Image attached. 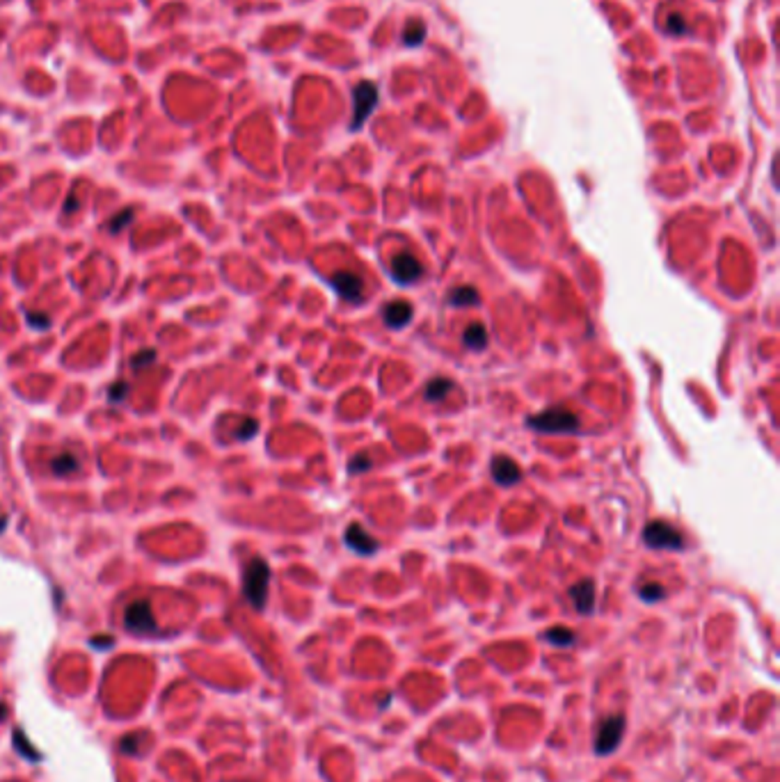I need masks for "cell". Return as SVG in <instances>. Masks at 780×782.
<instances>
[{"label": "cell", "mask_w": 780, "mask_h": 782, "mask_svg": "<svg viewBox=\"0 0 780 782\" xmlns=\"http://www.w3.org/2000/svg\"><path fill=\"white\" fill-rule=\"evenodd\" d=\"M268 584H270L268 563H265L263 558H252L243 572V593H245V600L250 602L254 609H263L265 597H268Z\"/></svg>", "instance_id": "obj_1"}, {"label": "cell", "mask_w": 780, "mask_h": 782, "mask_svg": "<svg viewBox=\"0 0 780 782\" xmlns=\"http://www.w3.org/2000/svg\"><path fill=\"white\" fill-rule=\"evenodd\" d=\"M527 423L538 432H547V435H570V432L579 430V417L572 414L565 408H549L545 412L536 414V417H529Z\"/></svg>", "instance_id": "obj_2"}, {"label": "cell", "mask_w": 780, "mask_h": 782, "mask_svg": "<svg viewBox=\"0 0 780 782\" xmlns=\"http://www.w3.org/2000/svg\"><path fill=\"white\" fill-rule=\"evenodd\" d=\"M622 734H625V716L613 714V716H607V719H602L598 725L595 741H593L595 752H598V755H611V752L620 746Z\"/></svg>", "instance_id": "obj_3"}, {"label": "cell", "mask_w": 780, "mask_h": 782, "mask_svg": "<svg viewBox=\"0 0 780 782\" xmlns=\"http://www.w3.org/2000/svg\"><path fill=\"white\" fill-rule=\"evenodd\" d=\"M643 542L650 549H673V551L684 549V538L680 536V531L662 519L646 524Z\"/></svg>", "instance_id": "obj_4"}, {"label": "cell", "mask_w": 780, "mask_h": 782, "mask_svg": "<svg viewBox=\"0 0 780 782\" xmlns=\"http://www.w3.org/2000/svg\"><path fill=\"white\" fill-rule=\"evenodd\" d=\"M378 106V87L371 80H362L360 85L353 89V122L351 131L362 128V124L369 119L373 108Z\"/></svg>", "instance_id": "obj_5"}, {"label": "cell", "mask_w": 780, "mask_h": 782, "mask_svg": "<svg viewBox=\"0 0 780 782\" xmlns=\"http://www.w3.org/2000/svg\"><path fill=\"white\" fill-rule=\"evenodd\" d=\"M389 272L398 284H412V282H419L421 277H424V265L419 263V259L415 254L401 252V254L394 256Z\"/></svg>", "instance_id": "obj_6"}, {"label": "cell", "mask_w": 780, "mask_h": 782, "mask_svg": "<svg viewBox=\"0 0 780 782\" xmlns=\"http://www.w3.org/2000/svg\"><path fill=\"white\" fill-rule=\"evenodd\" d=\"M126 627L135 631V633H151L156 631V620H153V613H151V606L149 602H133L131 606L126 609Z\"/></svg>", "instance_id": "obj_7"}, {"label": "cell", "mask_w": 780, "mask_h": 782, "mask_svg": "<svg viewBox=\"0 0 780 782\" xmlns=\"http://www.w3.org/2000/svg\"><path fill=\"white\" fill-rule=\"evenodd\" d=\"M329 284H332V289L344 300L357 302V300H362V296H364V282H362V277H360V275L351 272V270H339V272H334L332 279H329Z\"/></svg>", "instance_id": "obj_8"}, {"label": "cell", "mask_w": 780, "mask_h": 782, "mask_svg": "<svg viewBox=\"0 0 780 782\" xmlns=\"http://www.w3.org/2000/svg\"><path fill=\"white\" fill-rule=\"evenodd\" d=\"M344 540H346V545L360 556H371V554L378 551V542L366 533V529L362 526V524H351V526L346 529Z\"/></svg>", "instance_id": "obj_9"}, {"label": "cell", "mask_w": 780, "mask_h": 782, "mask_svg": "<svg viewBox=\"0 0 780 782\" xmlns=\"http://www.w3.org/2000/svg\"><path fill=\"white\" fill-rule=\"evenodd\" d=\"M382 320H384V325L391 327V329L405 327L412 320V305L405 300L389 302V305H384V309H382Z\"/></svg>", "instance_id": "obj_10"}, {"label": "cell", "mask_w": 780, "mask_h": 782, "mask_svg": "<svg viewBox=\"0 0 780 782\" xmlns=\"http://www.w3.org/2000/svg\"><path fill=\"white\" fill-rule=\"evenodd\" d=\"M570 600H572L574 609L579 613H584V615L593 613V609H595V584L591 581V579H581L579 584H574L570 588Z\"/></svg>", "instance_id": "obj_11"}, {"label": "cell", "mask_w": 780, "mask_h": 782, "mask_svg": "<svg viewBox=\"0 0 780 782\" xmlns=\"http://www.w3.org/2000/svg\"><path fill=\"white\" fill-rule=\"evenodd\" d=\"M492 478H494V483H499V485H515L522 478V469L512 462L510 458L499 455L492 460Z\"/></svg>", "instance_id": "obj_12"}, {"label": "cell", "mask_w": 780, "mask_h": 782, "mask_svg": "<svg viewBox=\"0 0 780 782\" xmlns=\"http://www.w3.org/2000/svg\"><path fill=\"white\" fill-rule=\"evenodd\" d=\"M463 341L470 351L479 353L488 346V329H485L481 323H470V327H467L465 334H463Z\"/></svg>", "instance_id": "obj_13"}, {"label": "cell", "mask_w": 780, "mask_h": 782, "mask_svg": "<svg viewBox=\"0 0 780 782\" xmlns=\"http://www.w3.org/2000/svg\"><path fill=\"white\" fill-rule=\"evenodd\" d=\"M453 389V382L446 378H435L426 384V401L430 403H442Z\"/></svg>", "instance_id": "obj_14"}, {"label": "cell", "mask_w": 780, "mask_h": 782, "mask_svg": "<svg viewBox=\"0 0 780 782\" xmlns=\"http://www.w3.org/2000/svg\"><path fill=\"white\" fill-rule=\"evenodd\" d=\"M448 302H451L453 307H470V305H479V291L474 286H458L451 291V296H448Z\"/></svg>", "instance_id": "obj_15"}, {"label": "cell", "mask_w": 780, "mask_h": 782, "mask_svg": "<svg viewBox=\"0 0 780 782\" xmlns=\"http://www.w3.org/2000/svg\"><path fill=\"white\" fill-rule=\"evenodd\" d=\"M545 641L552 643L556 648H570L574 645L577 636H574V631H570L567 627H552L545 631Z\"/></svg>", "instance_id": "obj_16"}, {"label": "cell", "mask_w": 780, "mask_h": 782, "mask_svg": "<svg viewBox=\"0 0 780 782\" xmlns=\"http://www.w3.org/2000/svg\"><path fill=\"white\" fill-rule=\"evenodd\" d=\"M51 467H53V472L58 474V476H69V474H73L78 469V460L73 458L71 453H62V455H58L51 462Z\"/></svg>", "instance_id": "obj_17"}, {"label": "cell", "mask_w": 780, "mask_h": 782, "mask_svg": "<svg viewBox=\"0 0 780 782\" xmlns=\"http://www.w3.org/2000/svg\"><path fill=\"white\" fill-rule=\"evenodd\" d=\"M424 37H426V25L421 21H412L405 27V37H403V39H405L408 46H419L421 42H424Z\"/></svg>", "instance_id": "obj_18"}, {"label": "cell", "mask_w": 780, "mask_h": 782, "mask_svg": "<svg viewBox=\"0 0 780 782\" xmlns=\"http://www.w3.org/2000/svg\"><path fill=\"white\" fill-rule=\"evenodd\" d=\"M639 595H641V600L643 602H659V600H664L666 597V591H664L662 584H646V586L639 588Z\"/></svg>", "instance_id": "obj_19"}, {"label": "cell", "mask_w": 780, "mask_h": 782, "mask_svg": "<svg viewBox=\"0 0 780 782\" xmlns=\"http://www.w3.org/2000/svg\"><path fill=\"white\" fill-rule=\"evenodd\" d=\"M371 467H373V458L369 453H357V455L351 458V462H348V472L351 474H364V472H369Z\"/></svg>", "instance_id": "obj_20"}, {"label": "cell", "mask_w": 780, "mask_h": 782, "mask_svg": "<svg viewBox=\"0 0 780 782\" xmlns=\"http://www.w3.org/2000/svg\"><path fill=\"white\" fill-rule=\"evenodd\" d=\"M668 30H671L673 34H682V32H686V23L682 21V18L671 16L668 18Z\"/></svg>", "instance_id": "obj_21"}, {"label": "cell", "mask_w": 780, "mask_h": 782, "mask_svg": "<svg viewBox=\"0 0 780 782\" xmlns=\"http://www.w3.org/2000/svg\"><path fill=\"white\" fill-rule=\"evenodd\" d=\"M153 351H144V353H140V357H135L133 360V369H140L142 364H151L153 362Z\"/></svg>", "instance_id": "obj_22"}, {"label": "cell", "mask_w": 780, "mask_h": 782, "mask_svg": "<svg viewBox=\"0 0 780 782\" xmlns=\"http://www.w3.org/2000/svg\"><path fill=\"white\" fill-rule=\"evenodd\" d=\"M126 393V382H117L113 389H110V401H122Z\"/></svg>", "instance_id": "obj_23"}, {"label": "cell", "mask_w": 780, "mask_h": 782, "mask_svg": "<svg viewBox=\"0 0 780 782\" xmlns=\"http://www.w3.org/2000/svg\"><path fill=\"white\" fill-rule=\"evenodd\" d=\"M243 428H245V430H243V435H241L243 439L254 437V432H256V421H254V419H247V421L243 423Z\"/></svg>", "instance_id": "obj_24"}, {"label": "cell", "mask_w": 780, "mask_h": 782, "mask_svg": "<svg viewBox=\"0 0 780 782\" xmlns=\"http://www.w3.org/2000/svg\"><path fill=\"white\" fill-rule=\"evenodd\" d=\"M128 217H131V213H128V210H126V213L119 215V220H115V222H113V229H115V232H119V229H122V222H126Z\"/></svg>", "instance_id": "obj_25"}, {"label": "cell", "mask_w": 780, "mask_h": 782, "mask_svg": "<svg viewBox=\"0 0 780 782\" xmlns=\"http://www.w3.org/2000/svg\"><path fill=\"white\" fill-rule=\"evenodd\" d=\"M5 712H7V710H5V705H3V702H0V721H3V719H5Z\"/></svg>", "instance_id": "obj_26"}]
</instances>
